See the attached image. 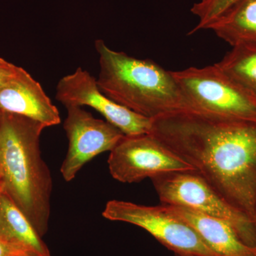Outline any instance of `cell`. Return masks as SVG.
I'll list each match as a JSON object with an SVG mask.
<instances>
[{
    "label": "cell",
    "instance_id": "obj_5",
    "mask_svg": "<svg viewBox=\"0 0 256 256\" xmlns=\"http://www.w3.org/2000/svg\"><path fill=\"white\" fill-rule=\"evenodd\" d=\"M150 180L162 204L222 218L232 226L244 244L256 248V223L227 203L196 171L172 172Z\"/></svg>",
    "mask_w": 256,
    "mask_h": 256
},
{
    "label": "cell",
    "instance_id": "obj_13",
    "mask_svg": "<svg viewBox=\"0 0 256 256\" xmlns=\"http://www.w3.org/2000/svg\"><path fill=\"white\" fill-rule=\"evenodd\" d=\"M0 238L40 254L50 255L28 217L4 191L0 193Z\"/></svg>",
    "mask_w": 256,
    "mask_h": 256
},
{
    "label": "cell",
    "instance_id": "obj_15",
    "mask_svg": "<svg viewBox=\"0 0 256 256\" xmlns=\"http://www.w3.org/2000/svg\"><path fill=\"white\" fill-rule=\"evenodd\" d=\"M239 0H201L194 4L191 12L198 18V23L188 33L194 34L207 26L222 16L229 8H232Z\"/></svg>",
    "mask_w": 256,
    "mask_h": 256
},
{
    "label": "cell",
    "instance_id": "obj_20",
    "mask_svg": "<svg viewBox=\"0 0 256 256\" xmlns=\"http://www.w3.org/2000/svg\"><path fill=\"white\" fill-rule=\"evenodd\" d=\"M176 256H196L184 255V254H176Z\"/></svg>",
    "mask_w": 256,
    "mask_h": 256
},
{
    "label": "cell",
    "instance_id": "obj_1",
    "mask_svg": "<svg viewBox=\"0 0 256 256\" xmlns=\"http://www.w3.org/2000/svg\"><path fill=\"white\" fill-rule=\"evenodd\" d=\"M150 133L256 223V122L184 110L152 120Z\"/></svg>",
    "mask_w": 256,
    "mask_h": 256
},
{
    "label": "cell",
    "instance_id": "obj_6",
    "mask_svg": "<svg viewBox=\"0 0 256 256\" xmlns=\"http://www.w3.org/2000/svg\"><path fill=\"white\" fill-rule=\"evenodd\" d=\"M102 216L108 220L126 222L144 229L175 255L220 256L168 205L144 206L112 200L108 202Z\"/></svg>",
    "mask_w": 256,
    "mask_h": 256
},
{
    "label": "cell",
    "instance_id": "obj_12",
    "mask_svg": "<svg viewBox=\"0 0 256 256\" xmlns=\"http://www.w3.org/2000/svg\"><path fill=\"white\" fill-rule=\"evenodd\" d=\"M206 30L232 47L256 44V0H239Z\"/></svg>",
    "mask_w": 256,
    "mask_h": 256
},
{
    "label": "cell",
    "instance_id": "obj_16",
    "mask_svg": "<svg viewBox=\"0 0 256 256\" xmlns=\"http://www.w3.org/2000/svg\"><path fill=\"white\" fill-rule=\"evenodd\" d=\"M21 67L0 58V86L12 80L20 73Z\"/></svg>",
    "mask_w": 256,
    "mask_h": 256
},
{
    "label": "cell",
    "instance_id": "obj_17",
    "mask_svg": "<svg viewBox=\"0 0 256 256\" xmlns=\"http://www.w3.org/2000/svg\"><path fill=\"white\" fill-rule=\"evenodd\" d=\"M31 252H36L0 238V256H20Z\"/></svg>",
    "mask_w": 256,
    "mask_h": 256
},
{
    "label": "cell",
    "instance_id": "obj_14",
    "mask_svg": "<svg viewBox=\"0 0 256 256\" xmlns=\"http://www.w3.org/2000/svg\"><path fill=\"white\" fill-rule=\"evenodd\" d=\"M229 78L256 97V44L233 46L215 64Z\"/></svg>",
    "mask_w": 256,
    "mask_h": 256
},
{
    "label": "cell",
    "instance_id": "obj_18",
    "mask_svg": "<svg viewBox=\"0 0 256 256\" xmlns=\"http://www.w3.org/2000/svg\"><path fill=\"white\" fill-rule=\"evenodd\" d=\"M20 256H50V255H44V254H40V252H31Z\"/></svg>",
    "mask_w": 256,
    "mask_h": 256
},
{
    "label": "cell",
    "instance_id": "obj_2",
    "mask_svg": "<svg viewBox=\"0 0 256 256\" xmlns=\"http://www.w3.org/2000/svg\"><path fill=\"white\" fill-rule=\"evenodd\" d=\"M44 124L0 112V175L3 188L26 215L38 235L48 228L53 182L42 156Z\"/></svg>",
    "mask_w": 256,
    "mask_h": 256
},
{
    "label": "cell",
    "instance_id": "obj_19",
    "mask_svg": "<svg viewBox=\"0 0 256 256\" xmlns=\"http://www.w3.org/2000/svg\"><path fill=\"white\" fill-rule=\"evenodd\" d=\"M3 191H4V188H3L2 180L1 175H0V193Z\"/></svg>",
    "mask_w": 256,
    "mask_h": 256
},
{
    "label": "cell",
    "instance_id": "obj_7",
    "mask_svg": "<svg viewBox=\"0 0 256 256\" xmlns=\"http://www.w3.org/2000/svg\"><path fill=\"white\" fill-rule=\"evenodd\" d=\"M110 152V174L122 183H138L172 172L196 171L151 133L124 136Z\"/></svg>",
    "mask_w": 256,
    "mask_h": 256
},
{
    "label": "cell",
    "instance_id": "obj_10",
    "mask_svg": "<svg viewBox=\"0 0 256 256\" xmlns=\"http://www.w3.org/2000/svg\"><path fill=\"white\" fill-rule=\"evenodd\" d=\"M0 112L28 118L46 128L60 122L57 108L40 82L22 68L15 78L0 86Z\"/></svg>",
    "mask_w": 256,
    "mask_h": 256
},
{
    "label": "cell",
    "instance_id": "obj_8",
    "mask_svg": "<svg viewBox=\"0 0 256 256\" xmlns=\"http://www.w3.org/2000/svg\"><path fill=\"white\" fill-rule=\"evenodd\" d=\"M66 108L67 116L64 128L68 148L60 173L68 182L95 156L112 150L124 134L114 124L96 118L82 107L68 106Z\"/></svg>",
    "mask_w": 256,
    "mask_h": 256
},
{
    "label": "cell",
    "instance_id": "obj_3",
    "mask_svg": "<svg viewBox=\"0 0 256 256\" xmlns=\"http://www.w3.org/2000/svg\"><path fill=\"white\" fill-rule=\"evenodd\" d=\"M95 47L100 64L98 86L111 100L152 120L188 110L172 72L153 60L111 50L102 40H96Z\"/></svg>",
    "mask_w": 256,
    "mask_h": 256
},
{
    "label": "cell",
    "instance_id": "obj_4",
    "mask_svg": "<svg viewBox=\"0 0 256 256\" xmlns=\"http://www.w3.org/2000/svg\"><path fill=\"white\" fill-rule=\"evenodd\" d=\"M188 104V111L232 120L256 122V97L216 64L172 72Z\"/></svg>",
    "mask_w": 256,
    "mask_h": 256
},
{
    "label": "cell",
    "instance_id": "obj_9",
    "mask_svg": "<svg viewBox=\"0 0 256 256\" xmlns=\"http://www.w3.org/2000/svg\"><path fill=\"white\" fill-rule=\"evenodd\" d=\"M56 98L65 107L89 106L95 109L124 136L151 132L152 120L111 100L101 92L97 79L82 68L60 79L56 86Z\"/></svg>",
    "mask_w": 256,
    "mask_h": 256
},
{
    "label": "cell",
    "instance_id": "obj_11",
    "mask_svg": "<svg viewBox=\"0 0 256 256\" xmlns=\"http://www.w3.org/2000/svg\"><path fill=\"white\" fill-rule=\"evenodd\" d=\"M168 206L190 224L204 242L220 256H256V248L244 244L226 220L185 207Z\"/></svg>",
    "mask_w": 256,
    "mask_h": 256
}]
</instances>
